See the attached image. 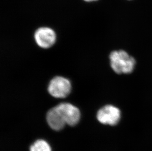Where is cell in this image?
Instances as JSON below:
<instances>
[{"label": "cell", "mask_w": 152, "mask_h": 151, "mask_svg": "<svg viewBox=\"0 0 152 151\" xmlns=\"http://www.w3.org/2000/svg\"><path fill=\"white\" fill-rule=\"evenodd\" d=\"M109 58L111 67L117 74H129L133 71L135 64V60L125 51L112 52Z\"/></svg>", "instance_id": "1"}, {"label": "cell", "mask_w": 152, "mask_h": 151, "mask_svg": "<svg viewBox=\"0 0 152 151\" xmlns=\"http://www.w3.org/2000/svg\"><path fill=\"white\" fill-rule=\"evenodd\" d=\"M72 89L69 81L64 77L57 76L49 83L48 91L49 94L56 98H64L70 93Z\"/></svg>", "instance_id": "2"}, {"label": "cell", "mask_w": 152, "mask_h": 151, "mask_svg": "<svg viewBox=\"0 0 152 151\" xmlns=\"http://www.w3.org/2000/svg\"><path fill=\"white\" fill-rule=\"evenodd\" d=\"M96 117L102 124L115 126L120 120L121 111L116 107L106 105L98 111Z\"/></svg>", "instance_id": "3"}, {"label": "cell", "mask_w": 152, "mask_h": 151, "mask_svg": "<svg viewBox=\"0 0 152 151\" xmlns=\"http://www.w3.org/2000/svg\"><path fill=\"white\" fill-rule=\"evenodd\" d=\"M66 124L74 126L80 118L79 109L69 103H62L56 106Z\"/></svg>", "instance_id": "4"}, {"label": "cell", "mask_w": 152, "mask_h": 151, "mask_svg": "<svg viewBox=\"0 0 152 151\" xmlns=\"http://www.w3.org/2000/svg\"><path fill=\"white\" fill-rule=\"evenodd\" d=\"M56 34L50 28H40L34 33V39L37 44L42 48H49L56 41Z\"/></svg>", "instance_id": "5"}, {"label": "cell", "mask_w": 152, "mask_h": 151, "mask_svg": "<svg viewBox=\"0 0 152 151\" xmlns=\"http://www.w3.org/2000/svg\"><path fill=\"white\" fill-rule=\"evenodd\" d=\"M46 120L51 128L57 131L62 130L66 124L56 107L48 111L46 115Z\"/></svg>", "instance_id": "6"}, {"label": "cell", "mask_w": 152, "mask_h": 151, "mask_svg": "<svg viewBox=\"0 0 152 151\" xmlns=\"http://www.w3.org/2000/svg\"><path fill=\"white\" fill-rule=\"evenodd\" d=\"M30 151H51V149L46 141L38 140L31 146Z\"/></svg>", "instance_id": "7"}, {"label": "cell", "mask_w": 152, "mask_h": 151, "mask_svg": "<svg viewBox=\"0 0 152 151\" xmlns=\"http://www.w3.org/2000/svg\"><path fill=\"white\" fill-rule=\"evenodd\" d=\"M85 1H96V0H84Z\"/></svg>", "instance_id": "8"}]
</instances>
